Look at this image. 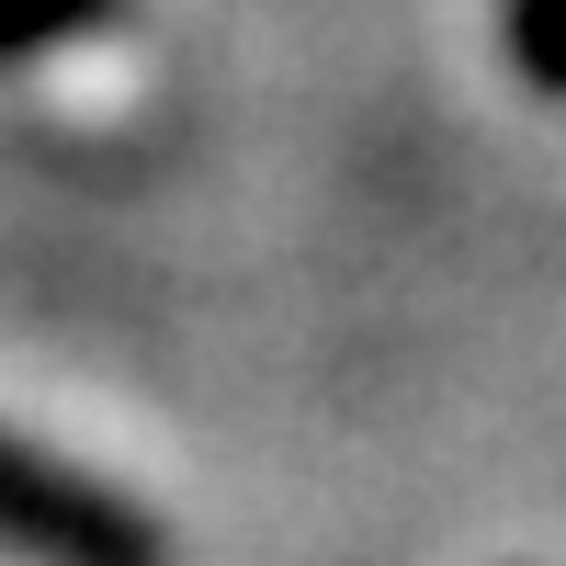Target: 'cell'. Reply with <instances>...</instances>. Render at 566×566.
<instances>
[{
  "instance_id": "cell-1",
  "label": "cell",
  "mask_w": 566,
  "mask_h": 566,
  "mask_svg": "<svg viewBox=\"0 0 566 566\" xmlns=\"http://www.w3.org/2000/svg\"><path fill=\"white\" fill-rule=\"evenodd\" d=\"M0 555L12 566H170V533L45 442L0 431Z\"/></svg>"
},
{
  "instance_id": "cell-2",
  "label": "cell",
  "mask_w": 566,
  "mask_h": 566,
  "mask_svg": "<svg viewBox=\"0 0 566 566\" xmlns=\"http://www.w3.org/2000/svg\"><path fill=\"white\" fill-rule=\"evenodd\" d=\"M114 23H125V0H0V69L80 45V34H114Z\"/></svg>"
},
{
  "instance_id": "cell-3",
  "label": "cell",
  "mask_w": 566,
  "mask_h": 566,
  "mask_svg": "<svg viewBox=\"0 0 566 566\" xmlns=\"http://www.w3.org/2000/svg\"><path fill=\"white\" fill-rule=\"evenodd\" d=\"M499 34H510V69H522L544 103H566V0H510Z\"/></svg>"
}]
</instances>
